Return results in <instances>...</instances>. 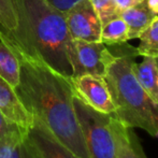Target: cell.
Here are the masks:
<instances>
[{
	"label": "cell",
	"instance_id": "cell-18",
	"mask_svg": "<svg viewBox=\"0 0 158 158\" xmlns=\"http://www.w3.org/2000/svg\"><path fill=\"white\" fill-rule=\"evenodd\" d=\"M17 23L13 0H0V27L6 30L15 28Z\"/></svg>",
	"mask_w": 158,
	"mask_h": 158
},
{
	"label": "cell",
	"instance_id": "cell-21",
	"mask_svg": "<svg viewBox=\"0 0 158 158\" xmlns=\"http://www.w3.org/2000/svg\"><path fill=\"white\" fill-rule=\"evenodd\" d=\"M143 1H145V0H115V3H116L117 8L119 9V11L122 12V11L133 8V6L142 3Z\"/></svg>",
	"mask_w": 158,
	"mask_h": 158
},
{
	"label": "cell",
	"instance_id": "cell-7",
	"mask_svg": "<svg viewBox=\"0 0 158 158\" xmlns=\"http://www.w3.org/2000/svg\"><path fill=\"white\" fill-rule=\"evenodd\" d=\"M64 14L73 40L101 42L102 24L89 0H81Z\"/></svg>",
	"mask_w": 158,
	"mask_h": 158
},
{
	"label": "cell",
	"instance_id": "cell-2",
	"mask_svg": "<svg viewBox=\"0 0 158 158\" xmlns=\"http://www.w3.org/2000/svg\"><path fill=\"white\" fill-rule=\"evenodd\" d=\"M15 28L0 27V41L16 54L37 59L66 77H72L68 53L73 39L64 14L46 0H13Z\"/></svg>",
	"mask_w": 158,
	"mask_h": 158
},
{
	"label": "cell",
	"instance_id": "cell-20",
	"mask_svg": "<svg viewBox=\"0 0 158 158\" xmlns=\"http://www.w3.org/2000/svg\"><path fill=\"white\" fill-rule=\"evenodd\" d=\"M51 6L56 8L60 12H67L70 8H72L75 3H77L81 0H46Z\"/></svg>",
	"mask_w": 158,
	"mask_h": 158
},
{
	"label": "cell",
	"instance_id": "cell-15",
	"mask_svg": "<svg viewBox=\"0 0 158 158\" xmlns=\"http://www.w3.org/2000/svg\"><path fill=\"white\" fill-rule=\"evenodd\" d=\"M129 41L128 27L121 16L106 22L101 28V42L108 46L123 44Z\"/></svg>",
	"mask_w": 158,
	"mask_h": 158
},
{
	"label": "cell",
	"instance_id": "cell-9",
	"mask_svg": "<svg viewBox=\"0 0 158 158\" xmlns=\"http://www.w3.org/2000/svg\"><path fill=\"white\" fill-rule=\"evenodd\" d=\"M0 111L3 115L15 124L22 131L28 132L32 123V116L25 109L15 89L0 77Z\"/></svg>",
	"mask_w": 158,
	"mask_h": 158
},
{
	"label": "cell",
	"instance_id": "cell-8",
	"mask_svg": "<svg viewBox=\"0 0 158 158\" xmlns=\"http://www.w3.org/2000/svg\"><path fill=\"white\" fill-rule=\"evenodd\" d=\"M27 135L41 158H80L33 116Z\"/></svg>",
	"mask_w": 158,
	"mask_h": 158
},
{
	"label": "cell",
	"instance_id": "cell-5",
	"mask_svg": "<svg viewBox=\"0 0 158 158\" xmlns=\"http://www.w3.org/2000/svg\"><path fill=\"white\" fill-rule=\"evenodd\" d=\"M112 55L109 46L102 42L73 40L68 53L69 63L72 69V77L82 74L103 77L106 64Z\"/></svg>",
	"mask_w": 158,
	"mask_h": 158
},
{
	"label": "cell",
	"instance_id": "cell-16",
	"mask_svg": "<svg viewBox=\"0 0 158 158\" xmlns=\"http://www.w3.org/2000/svg\"><path fill=\"white\" fill-rule=\"evenodd\" d=\"M138 55L158 58V16L140 35Z\"/></svg>",
	"mask_w": 158,
	"mask_h": 158
},
{
	"label": "cell",
	"instance_id": "cell-14",
	"mask_svg": "<svg viewBox=\"0 0 158 158\" xmlns=\"http://www.w3.org/2000/svg\"><path fill=\"white\" fill-rule=\"evenodd\" d=\"M21 61L17 55L6 43L0 41V77L13 88L19 83Z\"/></svg>",
	"mask_w": 158,
	"mask_h": 158
},
{
	"label": "cell",
	"instance_id": "cell-19",
	"mask_svg": "<svg viewBox=\"0 0 158 158\" xmlns=\"http://www.w3.org/2000/svg\"><path fill=\"white\" fill-rule=\"evenodd\" d=\"M19 131L22 130L15 124H13L11 121H9L3 115V113L0 111V138L4 137V135H12V133L15 132H19Z\"/></svg>",
	"mask_w": 158,
	"mask_h": 158
},
{
	"label": "cell",
	"instance_id": "cell-22",
	"mask_svg": "<svg viewBox=\"0 0 158 158\" xmlns=\"http://www.w3.org/2000/svg\"><path fill=\"white\" fill-rule=\"evenodd\" d=\"M148 6L155 13L158 15V0H145Z\"/></svg>",
	"mask_w": 158,
	"mask_h": 158
},
{
	"label": "cell",
	"instance_id": "cell-10",
	"mask_svg": "<svg viewBox=\"0 0 158 158\" xmlns=\"http://www.w3.org/2000/svg\"><path fill=\"white\" fill-rule=\"evenodd\" d=\"M111 130L116 150V158H148L133 128L121 124L111 115Z\"/></svg>",
	"mask_w": 158,
	"mask_h": 158
},
{
	"label": "cell",
	"instance_id": "cell-12",
	"mask_svg": "<svg viewBox=\"0 0 158 158\" xmlns=\"http://www.w3.org/2000/svg\"><path fill=\"white\" fill-rule=\"evenodd\" d=\"M119 16L125 21L128 27V39H139L142 32L152 24L158 16L148 6L146 1L128 10L122 11Z\"/></svg>",
	"mask_w": 158,
	"mask_h": 158
},
{
	"label": "cell",
	"instance_id": "cell-3",
	"mask_svg": "<svg viewBox=\"0 0 158 158\" xmlns=\"http://www.w3.org/2000/svg\"><path fill=\"white\" fill-rule=\"evenodd\" d=\"M109 48L113 55L103 77L114 103L113 116L124 126L140 128L158 138V104L144 92L133 72L137 48L127 42Z\"/></svg>",
	"mask_w": 158,
	"mask_h": 158
},
{
	"label": "cell",
	"instance_id": "cell-4",
	"mask_svg": "<svg viewBox=\"0 0 158 158\" xmlns=\"http://www.w3.org/2000/svg\"><path fill=\"white\" fill-rule=\"evenodd\" d=\"M73 106L89 158H116L111 115L94 110L74 94Z\"/></svg>",
	"mask_w": 158,
	"mask_h": 158
},
{
	"label": "cell",
	"instance_id": "cell-13",
	"mask_svg": "<svg viewBox=\"0 0 158 158\" xmlns=\"http://www.w3.org/2000/svg\"><path fill=\"white\" fill-rule=\"evenodd\" d=\"M133 72L144 92L158 104V58L144 56L140 64H133Z\"/></svg>",
	"mask_w": 158,
	"mask_h": 158
},
{
	"label": "cell",
	"instance_id": "cell-17",
	"mask_svg": "<svg viewBox=\"0 0 158 158\" xmlns=\"http://www.w3.org/2000/svg\"><path fill=\"white\" fill-rule=\"evenodd\" d=\"M89 2L97 12L102 25L119 16L121 14V11L117 8L115 0H89Z\"/></svg>",
	"mask_w": 158,
	"mask_h": 158
},
{
	"label": "cell",
	"instance_id": "cell-11",
	"mask_svg": "<svg viewBox=\"0 0 158 158\" xmlns=\"http://www.w3.org/2000/svg\"><path fill=\"white\" fill-rule=\"evenodd\" d=\"M0 158H41L23 131L0 138Z\"/></svg>",
	"mask_w": 158,
	"mask_h": 158
},
{
	"label": "cell",
	"instance_id": "cell-6",
	"mask_svg": "<svg viewBox=\"0 0 158 158\" xmlns=\"http://www.w3.org/2000/svg\"><path fill=\"white\" fill-rule=\"evenodd\" d=\"M73 94L84 103L100 113L114 114V103L103 77L82 74L70 77Z\"/></svg>",
	"mask_w": 158,
	"mask_h": 158
},
{
	"label": "cell",
	"instance_id": "cell-1",
	"mask_svg": "<svg viewBox=\"0 0 158 158\" xmlns=\"http://www.w3.org/2000/svg\"><path fill=\"white\" fill-rule=\"evenodd\" d=\"M16 55L21 75L14 89L25 109L77 157L89 158L73 106L70 77L40 60Z\"/></svg>",
	"mask_w": 158,
	"mask_h": 158
}]
</instances>
